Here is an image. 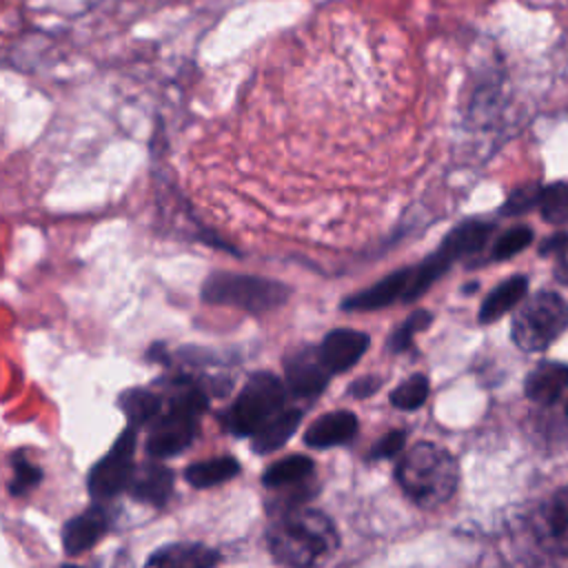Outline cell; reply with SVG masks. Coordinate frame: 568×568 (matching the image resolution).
Segmentation results:
<instances>
[{"label":"cell","mask_w":568,"mask_h":568,"mask_svg":"<svg viewBox=\"0 0 568 568\" xmlns=\"http://www.w3.org/2000/svg\"><path fill=\"white\" fill-rule=\"evenodd\" d=\"M271 557L284 566H311L339 546V535L328 515L315 508H293L266 530Z\"/></svg>","instance_id":"1"},{"label":"cell","mask_w":568,"mask_h":568,"mask_svg":"<svg viewBox=\"0 0 568 568\" xmlns=\"http://www.w3.org/2000/svg\"><path fill=\"white\" fill-rule=\"evenodd\" d=\"M395 479L415 506L437 508L455 495L459 466L455 457L435 442H417L397 462Z\"/></svg>","instance_id":"2"},{"label":"cell","mask_w":568,"mask_h":568,"mask_svg":"<svg viewBox=\"0 0 568 568\" xmlns=\"http://www.w3.org/2000/svg\"><path fill=\"white\" fill-rule=\"evenodd\" d=\"M202 300L209 304L233 306L253 315L280 308L291 297V286L260 275L215 271L202 284Z\"/></svg>","instance_id":"3"},{"label":"cell","mask_w":568,"mask_h":568,"mask_svg":"<svg viewBox=\"0 0 568 568\" xmlns=\"http://www.w3.org/2000/svg\"><path fill=\"white\" fill-rule=\"evenodd\" d=\"M288 386L271 371H255L231 402L222 422L237 437L255 435L275 413L286 406Z\"/></svg>","instance_id":"4"},{"label":"cell","mask_w":568,"mask_h":568,"mask_svg":"<svg viewBox=\"0 0 568 568\" xmlns=\"http://www.w3.org/2000/svg\"><path fill=\"white\" fill-rule=\"evenodd\" d=\"M568 326L566 302L550 291H541L530 297L513 317V339L521 351L548 348Z\"/></svg>","instance_id":"5"},{"label":"cell","mask_w":568,"mask_h":568,"mask_svg":"<svg viewBox=\"0 0 568 568\" xmlns=\"http://www.w3.org/2000/svg\"><path fill=\"white\" fill-rule=\"evenodd\" d=\"M135 444H138V428L129 424L106 455H102L87 475V490L95 501H109L122 490H126L129 479L135 468Z\"/></svg>","instance_id":"6"},{"label":"cell","mask_w":568,"mask_h":568,"mask_svg":"<svg viewBox=\"0 0 568 568\" xmlns=\"http://www.w3.org/2000/svg\"><path fill=\"white\" fill-rule=\"evenodd\" d=\"M528 526L544 552L568 557V486L546 497L530 515Z\"/></svg>","instance_id":"7"},{"label":"cell","mask_w":568,"mask_h":568,"mask_svg":"<svg viewBox=\"0 0 568 568\" xmlns=\"http://www.w3.org/2000/svg\"><path fill=\"white\" fill-rule=\"evenodd\" d=\"M282 366H284V382L288 386V393L295 397L322 395L333 375L324 366L320 351H313L308 346H304L295 353H288L282 359Z\"/></svg>","instance_id":"8"},{"label":"cell","mask_w":568,"mask_h":568,"mask_svg":"<svg viewBox=\"0 0 568 568\" xmlns=\"http://www.w3.org/2000/svg\"><path fill=\"white\" fill-rule=\"evenodd\" d=\"M197 422L175 413H162L151 426L144 439V450L149 457L166 459L186 450L197 433Z\"/></svg>","instance_id":"9"},{"label":"cell","mask_w":568,"mask_h":568,"mask_svg":"<svg viewBox=\"0 0 568 568\" xmlns=\"http://www.w3.org/2000/svg\"><path fill=\"white\" fill-rule=\"evenodd\" d=\"M111 510L102 504L95 501L93 506L84 508L80 515L69 519L62 526V548L69 557L84 555L91 550L111 526Z\"/></svg>","instance_id":"10"},{"label":"cell","mask_w":568,"mask_h":568,"mask_svg":"<svg viewBox=\"0 0 568 568\" xmlns=\"http://www.w3.org/2000/svg\"><path fill=\"white\" fill-rule=\"evenodd\" d=\"M368 346H371L368 333L355 331V328H333L324 335L317 351L324 366L333 375H342L362 359Z\"/></svg>","instance_id":"11"},{"label":"cell","mask_w":568,"mask_h":568,"mask_svg":"<svg viewBox=\"0 0 568 568\" xmlns=\"http://www.w3.org/2000/svg\"><path fill=\"white\" fill-rule=\"evenodd\" d=\"M410 266H402L388 275H384L382 280H377L375 284L346 295L342 300V311H379L388 304H393L395 300H404V293L408 288L410 282Z\"/></svg>","instance_id":"12"},{"label":"cell","mask_w":568,"mask_h":568,"mask_svg":"<svg viewBox=\"0 0 568 568\" xmlns=\"http://www.w3.org/2000/svg\"><path fill=\"white\" fill-rule=\"evenodd\" d=\"M173 470L169 466H164L162 462H155V457H151V462H142L135 464L133 475L129 479L126 493L142 504L149 506H164L169 501V497L173 495Z\"/></svg>","instance_id":"13"},{"label":"cell","mask_w":568,"mask_h":568,"mask_svg":"<svg viewBox=\"0 0 568 568\" xmlns=\"http://www.w3.org/2000/svg\"><path fill=\"white\" fill-rule=\"evenodd\" d=\"M359 430V419L351 410H331L320 415L306 430H304V444L308 448L326 450L335 446L348 444Z\"/></svg>","instance_id":"14"},{"label":"cell","mask_w":568,"mask_h":568,"mask_svg":"<svg viewBox=\"0 0 568 568\" xmlns=\"http://www.w3.org/2000/svg\"><path fill=\"white\" fill-rule=\"evenodd\" d=\"M220 552L215 548H209L204 544H193V541H180V544H169L158 550L146 559V566H158V568H209L220 564Z\"/></svg>","instance_id":"15"},{"label":"cell","mask_w":568,"mask_h":568,"mask_svg":"<svg viewBox=\"0 0 568 568\" xmlns=\"http://www.w3.org/2000/svg\"><path fill=\"white\" fill-rule=\"evenodd\" d=\"M302 415H304L302 408L284 406L255 435H251V448L257 455H266V453H273V450L282 448L293 437V433L297 430V426L302 422Z\"/></svg>","instance_id":"16"},{"label":"cell","mask_w":568,"mask_h":568,"mask_svg":"<svg viewBox=\"0 0 568 568\" xmlns=\"http://www.w3.org/2000/svg\"><path fill=\"white\" fill-rule=\"evenodd\" d=\"M566 386H568V366L559 362H544L528 375L524 390H526V397L532 399L535 404L550 406L561 397Z\"/></svg>","instance_id":"17"},{"label":"cell","mask_w":568,"mask_h":568,"mask_svg":"<svg viewBox=\"0 0 568 568\" xmlns=\"http://www.w3.org/2000/svg\"><path fill=\"white\" fill-rule=\"evenodd\" d=\"M118 406L131 426H151L164 410V395L153 388L135 386L120 393Z\"/></svg>","instance_id":"18"},{"label":"cell","mask_w":568,"mask_h":568,"mask_svg":"<svg viewBox=\"0 0 568 568\" xmlns=\"http://www.w3.org/2000/svg\"><path fill=\"white\" fill-rule=\"evenodd\" d=\"M490 231H493V224L490 222H484V220H466L457 226L450 229V233L442 240L439 248L455 262V260H462L466 255H473L477 251L484 248V244L488 242L490 237Z\"/></svg>","instance_id":"19"},{"label":"cell","mask_w":568,"mask_h":568,"mask_svg":"<svg viewBox=\"0 0 568 568\" xmlns=\"http://www.w3.org/2000/svg\"><path fill=\"white\" fill-rule=\"evenodd\" d=\"M528 291V277L526 275H513L508 280H504L501 284H497L486 300L479 306V322L481 324H490L495 320H499L504 313H508Z\"/></svg>","instance_id":"20"},{"label":"cell","mask_w":568,"mask_h":568,"mask_svg":"<svg viewBox=\"0 0 568 568\" xmlns=\"http://www.w3.org/2000/svg\"><path fill=\"white\" fill-rule=\"evenodd\" d=\"M240 475V462L231 455H220L202 462H193L184 468V479L193 488H211L220 486Z\"/></svg>","instance_id":"21"},{"label":"cell","mask_w":568,"mask_h":568,"mask_svg":"<svg viewBox=\"0 0 568 568\" xmlns=\"http://www.w3.org/2000/svg\"><path fill=\"white\" fill-rule=\"evenodd\" d=\"M315 470V464L311 457L306 455H286L277 462H273L264 473H262V484L266 488H284V486H293L300 481L311 479Z\"/></svg>","instance_id":"22"},{"label":"cell","mask_w":568,"mask_h":568,"mask_svg":"<svg viewBox=\"0 0 568 568\" xmlns=\"http://www.w3.org/2000/svg\"><path fill=\"white\" fill-rule=\"evenodd\" d=\"M453 260L437 246L435 253H430L426 260H422L417 266H413L408 288L404 293V302H415L419 300L448 268Z\"/></svg>","instance_id":"23"},{"label":"cell","mask_w":568,"mask_h":568,"mask_svg":"<svg viewBox=\"0 0 568 568\" xmlns=\"http://www.w3.org/2000/svg\"><path fill=\"white\" fill-rule=\"evenodd\" d=\"M428 395H430V379L424 373H413L390 390L388 402L397 410H417L428 399Z\"/></svg>","instance_id":"24"},{"label":"cell","mask_w":568,"mask_h":568,"mask_svg":"<svg viewBox=\"0 0 568 568\" xmlns=\"http://www.w3.org/2000/svg\"><path fill=\"white\" fill-rule=\"evenodd\" d=\"M433 324V313L426 311V308H417L413 311L386 339V348L393 353V355H399V353H406L410 346H413V339L419 331H426L428 326Z\"/></svg>","instance_id":"25"},{"label":"cell","mask_w":568,"mask_h":568,"mask_svg":"<svg viewBox=\"0 0 568 568\" xmlns=\"http://www.w3.org/2000/svg\"><path fill=\"white\" fill-rule=\"evenodd\" d=\"M11 466H13V477L9 484V493L11 497H22L27 493H31L40 479H42V468L31 464L29 459H24V453H13L11 457Z\"/></svg>","instance_id":"26"},{"label":"cell","mask_w":568,"mask_h":568,"mask_svg":"<svg viewBox=\"0 0 568 568\" xmlns=\"http://www.w3.org/2000/svg\"><path fill=\"white\" fill-rule=\"evenodd\" d=\"M539 209L546 222L561 224L568 222V184H550L541 189Z\"/></svg>","instance_id":"27"},{"label":"cell","mask_w":568,"mask_h":568,"mask_svg":"<svg viewBox=\"0 0 568 568\" xmlns=\"http://www.w3.org/2000/svg\"><path fill=\"white\" fill-rule=\"evenodd\" d=\"M532 242V231L528 226H513L501 233L493 246V260H508L521 253Z\"/></svg>","instance_id":"28"},{"label":"cell","mask_w":568,"mask_h":568,"mask_svg":"<svg viewBox=\"0 0 568 568\" xmlns=\"http://www.w3.org/2000/svg\"><path fill=\"white\" fill-rule=\"evenodd\" d=\"M539 197H541V186L539 184H526V186H519L517 191L510 193V197L506 200L504 204V213L506 215H519V213H526L528 209H532L535 204H539Z\"/></svg>","instance_id":"29"},{"label":"cell","mask_w":568,"mask_h":568,"mask_svg":"<svg viewBox=\"0 0 568 568\" xmlns=\"http://www.w3.org/2000/svg\"><path fill=\"white\" fill-rule=\"evenodd\" d=\"M406 444V430L404 428H395V430H388L386 435H382L373 450H371V459H388L393 455H397Z\"/></svg>","instance_id":"30"},{"label":"cell","mask_w":568,"mask_h":568,"mask_svg":"<svg viewBox=\"0 0 568 568\" xmlns=\"http://www.w3.org/2000/svg\"><path fill=\"white\" fill-rule=\"evenodd\" d=\"M384 384V377L379 375H362L357 377L353 384H348V395L357 397V399H366L371 395H375Z\"/></svg>","instance_id":"31"},{"label":"cell","mask_w":568,"mask_h":568,"mask_svg":"<svg viewBox=\"0 0 568 568\" xmlns=\"http://www.w3.org/2000/svg\"><path fill=\"white\" fill-rule=\"evenodd\" d=\"M566 246H568V235H566V233H555L552 237H548V240L541 244L539 253H541V255H555V257H557Z\"/></svg>","instance_id":"32"},{"label":"cell","mask_w":568,"mask_h":568,"mask_svg":"<svg viewBox=\"0 0 568 568\" xmlns=\"http://www.w3.org/2000/svg\"><path fill=\"white\" fill-rule=\"evenodd\" d=\"M555 277L561 284H568V246L557 255V266H555Z\"/></svg>","instance_id":"33"},{"label":"cell","mask_w":568,"mask_h":568,"mask_svg":"<svg viewBox=\"0 0 568 568\" xmlns=\"http://www.w3.org/2000/svg\"><path fill=\"white\" fill-rule=\"evenodd\" d=\"M146 359H151V362H162V364H169V362H171V357H169V353H166V346H164L162 342H155V344L146 351Z\"/></svg>","instance_id":"34"},{"label":"cell","mask_w":568,"mask_h":568,"mask_svg":"<svg viewBox=\"0 0 568 568\" xmlns=\"http://www.w3.org/2000/svg\"><path fill=\"white\" fill-rule=\"evenodd\" d=\"M566 410H568V408H566Z\"/></svg>","instance_id":"35"}]
</instances>
